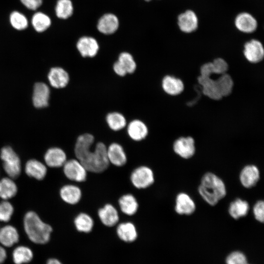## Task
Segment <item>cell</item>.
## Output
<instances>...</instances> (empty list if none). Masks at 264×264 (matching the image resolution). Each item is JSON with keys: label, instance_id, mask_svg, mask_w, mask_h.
Wrapping results in <instances>:
<instances>
[{"label": "cell", "instance_id": "obj_1", "mask_svg": "<svg viewBox=\"0 0 264 264\" xmlns=\"http://www.w3.org/2000/svg\"><path fill=\"white\" fill-rule=\"evenodd\" d=\"M198 191L202 198L211 206L216 205L226 195L224 182L211 172H207L202 176Z\"/></svg>", "mask_w": 264, "mask_h": 264}, {"label": "cell", "instance_id": "obj_2", "mask_svg": "<svg viewBox=\"0 0 264 264\" xmlns=\"http://www.w3.org/2000/svg\"><path fill=\"white\" fill-rule=\"evenodd\" d=\"M23 226L29 239L33 242L43 244L49 241L52 227L43 222L35 212L29 211L26 213Z\"/></svg>", "mask_w": 264, "mask_h": 264}, {"label": "cell", "instance_id": "obj_3", "mask_svg": "<svg viewBox=\"0 0 264 264\" xmlns=\"http://www.w3.org/2000/svg\"><path fill=\"white\" fill-rule=\"evenodd\" d=\"M94 145L79 161L88 172L100 173L106 170L110 165L107 145L102 141H97Z\"/></svg>", "mask_w": 264, "mask_h": 264}, {"label": "cell", "instance_id": "obj_4", "mask_svg": "<svg viewBox=\"0 0 264 264\" xmlns=\"http://www.w3.org/2000/svg\"><path fill=\"white\" fill-rule=\"evenodd\" d=\"M0 157L3 161V167L7 175L11 178L18 177L21 172L20 158L10 146L1 148Z\"/></svg>", "mask_w": 264, "mask_h": 264}, {"label": "cell", "instance_id": "obj_5", "mask_svg": "<svg viewBox=\"0 0 264 264\" xmlns=\"http://www.w3.org/2000/svg\"><path fill=\"white\" fill-rule=\"evenodd\" d=\"M125 132L131 140L138 143L147 138L149 134V128L144 121L135 118L128 121Z\"/></svg>", "mask_w": 264, "mask_h": 264}, {"label": "cell", "instance_id": "obj_6", "mask_svg": "<svg viewBox=\"0 0 264 264\" xmlns=\"http://www.w3.org/2000/svg\"><path fill=\"white\" fill-rule=\"evenodd\" d=\"M75 47L78 54L84 59L95 58L100 50V45L97 39L89 36L79 38L76 42Z\"/></svg>", "mask_w": 264, "mask_h": 264}, {"label": "cell", "instance_id": "obj_7", "mask_svg": "<svg viewBox=\"0 0 264 264\" xmlns=\"http://www.w3.org/2000/svg\"><path fill=\"white\" fill-rule=\"evenodd\" d=\"M130 179L134 187L138 189H145L152 185L154 181L153 170L146 166H140L132 172Z\"/></svg>", "mask_w": 264, "mask_h": 264}, {"label": "cell", "instance_id": "obj_8", "mask_svg": "<svg viewBox=\"0 0 264 264\" xmlns=\"http://www.w3.org/2000/svg\"><path fill=\"white\" fill-rule=\"evenodd\" d=\"M63 166L64 173L69 180L77 182L86 180L88 171L77 158L66 160Z\"/></svg>", "mask_w": 264, "mask_h": 264}, {"label": "cell", "instance_id": "obj_9", "mask_svg": "<svg viewBox=\"0 0 264 264\" xmlns=\"http://www.w3.org/2000/svg\"><path fill=\"white\" fill-rule=\"evenodd\" d=\"M243 54L245 59L251 64H258L264 58V48L258 40L253 39L245 43Z\"/></svg>", "mask_w": 264, "mask_h": 264}, {"label": "cell", "instance_id": "obj_10", "mask_svg": "<svg viewBox=\"0 0 264 264\" xmlns=\"http://www.w3.org/2000/svg\"><path fill=\"white\" fill-rule=\"evenodd\" d=\"M160 87L165 94L176 96L182 93L185 86L181 79L170 74H165L160 80Z\"/></svg>", "mask_w": 264, "mask_h": 264}, {"label": "cell", "instance_id": "obj_11", "mask_svg": "<svg viewBox=\"0 0 264 264\" xmlns=\"http://www.w3.org/2000/svg\"><path fill=\"white\" fill-rule=\"evenodd\" d=\"M174 152L184 159L192 157L196 152L195 141L192 136H181L175 140L173 144Z\"/></svg>", "mask_w": 264, "mask_h": 264}, {"label": "cell", "instance_id": "obj_12", "mask_svg": "<svg viewBox=\"0 0 264 264\" xmlns=\"http://www.w3.org/2000/svg\"><path fill=\"white\" fill-rule=\"evenodd\" d=\"M50 85L56 89H64L69 84L70 75L69 72L61 66L51 68L48 74Z\"/></svg>", "mask_w": 264, "mask_h": 264}, {"label": "cell", "instance_id": "obj_13", "mask_svg": "<svg viewBox=\"0 0 264 264\" xmlns=\"http://www.w3.org/2000/svg\"><path fill=\"white\" fill-rule=\"evenodd\" d=\"M177 25L181 31L189 34L195 31L198 26V19L192 10L188 9L177 16Z\"/></svg>", "mask_w": 264, "mask_h": 264}, {"label": "cell", "instance_id": "obj_14", "mask_svg": "<svg viewBox=\"0 0 264 264\" xmlns=\"http://www.w3.org/2000/svg\"><path fill=\"white\" fill-rule=\"evenodd\" d=\"M96 141L95 136L90 132H84L79 134L76 138L74 152L78 160H80L93 147Z\"/></svg>", "mask_w": 264, "mask_h": 264}, {"label": "cell", "instance_id": "obj_15", "mask_svg": "<svg viewBox=\"0 0 264 264\" xmlns=\"http://www.w3.org/2000/svg\"><path fill=\"white\" fill-rule=\"evenodd\" d=\"M107 155L110 164L115 166L122 167L127 163L126 152L119 142L113 141L107 146Z\"/></svg>", "mask_w": 264, "mask_h": 264}, {"label": "cell", "instance_id": "obj_16", "mask_svg": "<svg viewBox=\"0 0 264 264\" xmlns=\"http://www.w3.org/2000/svg\"><path fill=\"white\" fill-rule=\"evenodd\" d=\"M234 24L239 31L246 34L253 33L258 27L256 19L252 14L246 12L240 13L236 16Z\"/></svg>", "mask_w": 264, "mask_h": 264}, {"label": "cell", "instance_id": "obj_17", "mask_svg": "<svg viewBox=\"0 0 264 264\" xmlns=\"http://www.w3.org/2000/svg\"><path fill=\"white\" fill-rule=\"evenodd\" d=\"M105 122L110 130L114 132H118L125 129L128 121L122 112L112 110L106 114Z\"/></svg>", "mask_w": 264, "mask_h": 264}, {"label": "cell", "instance_id": "obj_18", "mask_svg": "<svg viewBox=\"0 0 264 264\" xmlns=\"http://www.w3.org/2000/svg\"><path fill=\"white\" fill-rule=\"evenodd\" d=\"M119 25V20L115 15L106 13L99 19L97 28L99 32L109 35L114 34L117 30Z\"/></svg>", "mask_w": 264, "mask_h": 264}, {"label": "cell", "instance_id": "obj_19", "mask_svg": "<svg viewBox=\"0 0 264 264\" xmlns=\"http://www.w3.org/2000/svg\"><path fill=\"white\" fill-rule=\"evenodd\" d=\"M197 81L201 86L202 94L206 97L213 101H219L222 99L218 88L215 79L211 77H202L198 76Z\"/></svg>", "mask_w": 264, "mask_h": 264}, {"label": "cell", "instance_id": "obj_20", "mask_svg": "<svg viewBox=\"0 0 264 264\" xmlns=\"http://www.w3.org/2000/svg\"><path fill=\"white\" fill-rule=\"evenodd\" d=\"M50 97V89L48 86L42 82L35 84L32 101L37 108H43L48 106Z\"/></svg>", "mask_w": 264, "mask_h": 264}, {"label": "cell", "instance_id": "obj_21", "mask_svg": "<svg viewBox=\"0 0 264 264\" xmlns=\"http://www.w3.org/2000/svg\"><path fill=\"white\" fill-rule=\"evenodd\" d=\"M260 177V171L258 167L254 165H248L244 167L239 176L242 185L246 188L254 186L259 180Z\"/></svg>", "mask_w": 264, "mask_h": 264}, {"label": "cell", "instance_id": "obj_22", "mask_svg": "<svg viewBox=\"0 0 264 264\" xmlns=\"http://www.w3.org/2000/svg\"><path fill=\"white\" fill-rule=\"evenodd\" d=\"M196 204L193 199L185 193H180L176 197L175 210L179 215H190L196 210Z\"/></svg>", "mask_w": 264, "mask_h": 264}, {"label": "cell", "instance_id": "obj_23", "mask_svg": "<svg viewBox=\"0 0 264 264\" xmlns=\"http://www.w3.org/2000/svg\"><path fill=\"white\" fill-rule=\"evenodd\" d=\"M98 216L101 222L107 227H112L119 221L117 210L112 204L108 203L98 211Z\"/></svg>", "mask_w": 264, "mask_h": 264}, {"label": "cell", "instance_id": "obj_24", "mask_svg": "<svg viewBox=\"0 0 264 264\" xmlns=\"http://www.w3.org/2000/svg\"><path fill=\"white\" fill-rule=\"evenodd\" d=\"M44 158L47 165L53 168L63 166L67 160L66 153L58 147L49 149L46 151Z\"/></svg>", "mask_w": 264, "mask_h": 264}, {"label": "cell", "instance_id": "obj_25", "mask_svg": "<svg viewBox=\"0 0 264 264\" xmlns=\"http://www.w3.org/2000/svg\"><path fill=\"white\" fill-rule=\"evenodd\" d=\"M61 198L66 203L74 205L78 203L82 198L80 188L75 185L67 184L63 186L60 191Z\"/></svg>", "mask_w": 264, "mask_h": 264}, {"label": "cell", "instance_id": "obj_26", "mask_svg": "<svg viewBox=\"0 0 264 264\" xmlns=\"http://www.w3.org/2000/svg\"><path fill=\"white\" fill-rule=\"evenodd\" d=\"M119 238L126 242H134L137 237L135 226L131 222H124L119 224L116 228Z\"/></svg>", "mask_w": 264, "mask_h": 264}, {"label": "cell", "instance_id": "obj_27", "mask_svg": "<svg viewBox=\"0 0 264 264\" xmlns=\"http://www.w3.org/2000/svg\"><path fill=\"white\" fill-rule=\"evenodd\" d=\"M121 212L128 216H132L137 211L139 205L135 197L131 194L122 196L118 200Z\"/></svg>", "mask_w": 264, "mask_h": 264}, {"label": "cell", "instance_id": "obj_28", "mask_svg": "<svg viewBox=\"0 0 264 264\" xmlns=\"http://www.w3.org/2000/svg\"><path fill=\"white\" fill-rule=\"evenodd\" d=\"M19 235L16 228L10 225L0 229V243L5 247H11L17 243Z\"/></svg>", "mask_w": 264, "mask_h": 264}, {"label": "cell", "instance_id": "obj_29", "mask_svg": "<svg viewBox=\"0 0 264 264\" xmlns=\"http://www.w3.org/2000/svg\"><path fill=\"white\" fill-rule=\"evenodd\" d=\"M25 172L30 177L42 180L45 176L47 169L45 165L36 159L29 160L25 164Z\"/></svg>", "mask_w": 264, "mask_h": 264}, {"label": "cell", "instance_id": "obj_30", "mask_svg": "<svg viewBox=\"0 0 264 264\" xmlns=\"http://www.w3.org/2000/svg\"><path fill=\"white\" fill-rule=\"evenodd\" d=\"M215 80L219 92L222 98L228 97L231 94L234 82L230 74L227 72L221 74Z\"/></svg>", "mask_w": 264, "mask_h": 264}, {"label": "cell", "instance_id": "obj_31", "mask_svg": "<svg viewBox=\"0 0 264 264\" xmlns=\"http://www.w3.org/2000/svg\"><path fill=\"white\" fill-rule=\"evenodd\" d=\"M249 210V205L248 202L241 198H237L230 203L228 213L232 218L238 220L246 216Z\"/></svg>", "mask_w": 264, "mask_h": 264}, {"label": "cell", "instance_id": "obj_32", "mask_svg": "<svg viewBox=\"0 0 264 264\" xmlns=\"http://www.w3.org/2000/svg\"><path fill=\"white\" fill-rule=\"evenodd\" d=\"M118 60L125 68L128 75L134 73L137 68V64L133 55L127 50L119 52L117 57Z\"/></svg>", "mask_w": 264, "mask_h": 264}, {"label": "cell", "instance_id": "obj_33", "mask_svg": "<svg viewBox=\"0 0 264 264\" xmlns=\"http://www.w3.org/2000/svg\"><path fill=\"white\" fill-rule=\"evenodd\" d=\"M75 226L79 232L88 233L91 232L94 225L92 217L86 213H80L74 219Z\"/></svg>", "mask_w": 264, "mask_h": 264}, {"label": "cell", "instance_id": "obj_34", "mask_svg": "<svg viewBox=\"0 0 264 264\" xmlns=\"http://www.w3.org/2000/svg\"><path fill=\"white\" fill-rule=\"evenodd\" d=\"M32 250L26 246L16 247L12 253V259L15 264H23L30 262L33 259Z\"/></svg>", "mask_w": 264, "mask_h": 264}, {"label": "cell", "instance_id": "obj_35", "mask_svg": "<svg viewBox=\"0 0 264 264\" xmlns=\"http://www.w3.org/2000/svg\"><path fill=\"white\" fill-rule=\"evenodd\" d=\"M18 191L15 182L10 178L4 177L0 180V198L7 200L14 197Z\"/></svg>", "mask_w": 264, "mask_h": 264}, {"label": "cell", "instance_id": "obj_36", "mask_svg": "<svg viewBox=\"0 0 264 264\" xmlns=\"http://www.w3.org/2000/svg\"><path fill=\"white\" fill-rule=\"evenodd\" d=\"M31 23L34 29L38 32H43L47 30L51 24L50 18L44 13L38 12L35 13L31 19Z\"/></svg>", "mask_w": 264, "mask_h": 264}, {"label": "cell", "instance_id": "obj_37", "mask_svg": "<svg viewBox=\"0 0 264 264\" xmlns=\"http://www.w3.org/2000/svg\"><path fill=\"white\" fill-rule=\"evenodd\" d=\"M55 13L58 18L67 19L71 17L73 13V6L70 0H58Z\"/></svg>", "mask_w": 264, "mask_h": 264}, {"label": "cell", "instance_id": "obj_38", "mask_svg": "<svg viewBox=\"0 0 264 264\" xmlns=\"http://www.w3.org/2000/svg\"><path fill=\"white\" fill-rule=\"evenodd\" d=\"M10 22L13 28L18 30L26 28L28 22L26 17L19 11H13L10 15Z\"/></svg>", "mask_w": 264, "mask_h": 264}, {"label": "cell", "instance_id": "obj_39", "mask_svg": "<svg viewBox=\"0 0 264 264\" xmlns=\"http://www.w3.org/2000/svg\"><path fill=\"white\" fill-rule=\"evenodd\" d=\"M14 212L12 205L7 201L0 202V221H8Z\"/></svg>", "mask_w": 264, "mask_h": 264}, {"label": "cell", "instance_id": "obj_40", "mask_svg": "<svg viewBox=\"0 0 264 264\" xmlns=\"http://www.w3.org/2000/svg\"><path fill=\"white\" fill-rule=\"evenodd\" d=\"M226 264H246L247 258L242 252L235 251L230 253L225 260Z\"/></svg>", "mask_w": 264, "mask_h": 264}, {"label": "cell", "instance_id": "obj_41", "mask_svg": "<svg viewBox=\"0 0 264 264\" xmlns=\"http://www.w3.org/2000/svg\"><path fill=\"white\" fill-rule=\"evenodd\" d=\"M211 62L215 74L220 75L226 73L228 70V64L223 58L218 57L214 59Z\"/></svg>", "mask_w": 264, "mask_h": 264}, {"label": "cell", "instance_id": "obj_42", "mask_svg": "<svg viewBox=\"0 0 264 264\" xmlns=\"http://www.w3.org/2000/svg\"><path fill=\"white\" fill-rule=\"evenodd\" d=\"M253 212L255 219L257 221L263 223L264 221V202L263 200H259L255 204Z\"/></svg>", "mask_w": 264, "mask_h": 264}, {"label": "cell", "instance_id": "obj_43", "mask_svg": "<svg viewBox=\"0 0 264 264\" xmlns=\"http://www.w3.org/2000/svg\"><path fill=\"white\" fill-rule=\"evenodd\" d=\"M215 74L211 62L203 64L199 68V76L202 77H211Z\"/></svg>", "mask_w": 264, "mask_h": 264}, {"label": "cell", "instance_id": "obj_44", "mask_svg": "<svg viewBox=\"0 0 264 264\" xmlns=\"http://www.w3.org/2000/svg\"><path fill=\"white\" fill-rule=\"evenodd\" d=\"M111 69L115 75L119 77H124L128 73L122 65L117 59L113 62Z\"/></svg>", "mask_w": 264, "mask_h": 264}, {"label": "cell", "instance_id": "obj_45", "mask_svg": "<svg viewBox=\"0 0 264 264\" xmlns=\"http://www.w3.org/2000/svg\"><path fill=\"white\" fill-rule=\"evenodd\" d=\"M21 2L28 9L35 10L42 4V0H20Z\"/></svg>", "mask_w": 264, "mask_h": 264}, {"label": "cell", "instance_id": "obj_46", "mask_svg": "<svg viewBox=\"0 0 264 264\" xmlns=\"http://www.w3.org/2000/svg\"><path fill=\"white\" fill-rule=\"evenodd\" d=\"M7 257V253L5 249L0 245V264L4 263Z\"/></svg>", "mask_w": 264, "mask_h": 264}, {"label": "cell", "instance_id": "obj_47", "mask_svg": "<svg viewBox=\"0 0 264 264\" xmlns=\"http://www.w3.org/2000/svg\"><path fill=\"white\" fill-rule=\"evenodd\" d=\"M46 264H63L57 259L51 258V259H49L47 261Z\"/></svg>", "mask_w": 264, "mask_h": 264}, {"label": "cell", "instance_id": "obj_48", "mask_svg": "<svg viewBox=\"0 0 264 264\" xmlns=\"http://www.w3.org/2000/svg\"><path fill=\"white\" fill-rule=\"evenodd\" d=\"M145 1H151L152 0H144Z\"/></svg>", "mask_w": 264, "mask_h": 264}, {"label": "cell", "instance_id": "obj_49", "mask_svg": "<svg viewBox=\"0 0 264 264\" xmlns=\"http://www.w3.org/2000/svg\"><path fill=\"white\" fill-rule=\"evenodd\" d=\"M246 264H248L247 263Z\"/></svg>", "mask_w": 264, "mask_h": 264}]
</instances>
